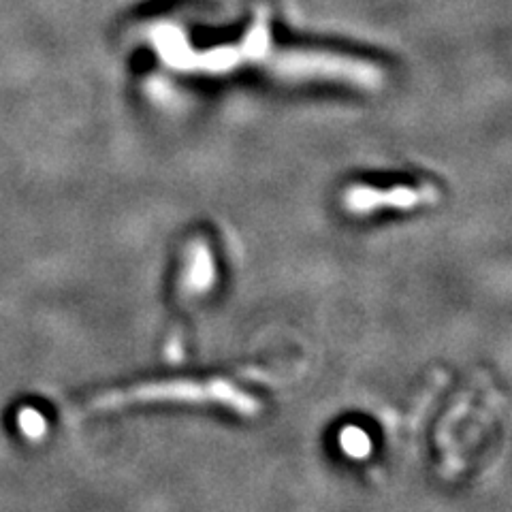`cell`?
I'll list each match as a JSON object with an SVG mask.
<instances>
[{
  "label": "cell",
  "mask_w": 512,
  "mask_h": 512,
  "mask_svg": "<svg viewBox=\"0 0 512 512\" xmlns=\"http://www.w3.org/2000/svg\"><path fill=\"white\" fill-rule=\"evenodd\" d=\"M141 402H195V404H220L237 414L256 416L261 412V402L246 391L233 387L227 380H171V382H146L131 389H120L101 395L96 408H118Z\"/></svg>",
  "instance_id": "1"
},
{
  "label": "cell",
  "mask_w": 512,
  "mask_h": 512,
  "mask_svg": "<svg viewBox=\"0 0 512 512\" xmlns=\"http://www.w3.org/2000/svg\"><path fill=\"white\" fill-rule=\"evenodd\" d=\"M269 67L274 73L293 79H333L359 88H380L384 73L374 62L350 58L329 52L284 50L271 58Z\"/></svg>",
  "instance_id": "2"
},
{
  "label": "cell",
  "mask_w": 512,
  "mask_h": 512,
  "mask_svg": "<svg viewBox=\"0 0 512 512\" xmlns=\"http://www.w3.org/2000/svg\"><path fill=\"white\" fill-rule=\"evenodd\" d=\"M434 201H438V190L434 186H397L391 190L352 186L344 195L346 210L355 214H367L376 210H412V207Z\"/></svg>",
  "instance_id": "3"
},
{
  "label": "cell",
  "mask_w": 512,
  "mask_h": 512,
  "mask_svg": "<svg viewBox=\"0 0 512 512\" xmlns=\"http://www.w3.org/2000/svg\"><path fill=\"white\" fill-rule=\"evenodd\" d=\"M214 280V263H212V254L207 250V246L197 244L190 252V261L188 269L184 276V286L190 293H203L207 286Z\"/></svg>",
  "instance_id": "4"
},
{
  "label": "cell",
  "mask_w": 512,
  "mask_h": 512,
  "mask_svg": "<svg viewBox=\"0 0 512 512\" xmlns=\"http://www.w3.org/2000/svg\"><path fill=\"white\" fill-rule=\"evenodd\" d=\"M20 429L22 434L28 436V438H41L45 434V419L32 408H24L20 412Z\"/></svg>",
  "instance_id": "5"
},
{
  "label": "cell",
  "mask_w": 512,
  "mask_h": 512,
  "mask_svg": "<svg viewBox=\"0 0 512 512\" xmlns=\"http://www.w3.org/2000/svg\"><path fill=\"white\" fill-rule=\"evenodd\" d=\"M340 442H342V446H344V451L350 453V455H355V457H357V455H365L367 448H370V442H367L363 431H359V429H355V427L346 429L344 434H342V438H340Z\"/></svg>",
  "instance_id": "6"
}]
</instances>
